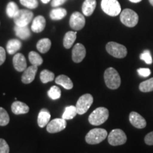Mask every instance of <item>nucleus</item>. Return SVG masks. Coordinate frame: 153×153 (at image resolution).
Segmentation results:
<instances>
[{
	"instance_id": "obj_1",
	"label": "nucleus",
	"mask_w": 153,
	"mask_h": 153,
	"mask_svg": "<svg viewBox=\"0 0 153 153\" xmlns=\"http://www.w3.org/2000/svg\"><path fill=\"white\" fill-rule=\"evenodd\" d=\"M104 81L107 87L111 89H116L120 87L121 80L118 72L113 68H107L104 72Z\"/></svg>"
},
{
	"instance_id": "obj_2",
	"label": "nucleus",
	"mask_w": 153,
	"mask_h": 153,
	"mask_svg": "<svg viewBox=\"0 0 153 153\" xmlns=\"http://www.w3.org/2000/svg\"><path fill=\"white\" fill-rule=\"evenodd\" d=\"M109 112L106 108L99 107L96 108L89 116V122L93 126H100L106 121Z\"/></svg>"
},
{
	"instance_id": "obj_3",
	"label": "nucleus",
	"mask_w": 153,
	"mask_h": 153,
	"mask_svg": "<svg viewBox=\"0 0 153 153\" xmlns=\"http://www.w3.org/2000/svg\"><path fill=\"white\" fill-rule=\"evenodd\" d=\"M108 136V133L105 129L94 128L87 134L85 140L89 145H97L104 141Z\"/></svg>"
},
{
	"instance_id": "obj_4",
	"label": "nucleus",
	"mask_w": 153,
	"mask_h": 153,
	"mask_svg": "<svg viewBox=\"0 0 153 153\" xmlns=\"http://www.w3.org/2000/svg\"><path fill=\"white\" fill-rule=\"evenodd\" d=\"M101 7L105 14L111 16H116L121 12L118 0H101Z\"/></svg>"
},
{
	"instance_id": "obj_5",
	"label": "nucleus",
	"mask_w": 153,
	"mask_h": 153,
	"mask_svg": "<svg viewBox=\"0 0 153 153\" xmlns=\"http://www.w3.org/2000/svg\"><path fill=\"white\" fill-rule=\"evenodd\" d=\"M120 19L122 24L128 27L132 28L137 24L139 17L135 11L130 9H126L120 12Z\"/></svg>"
},
{
	"instance_id": "obj_6",
	"label": "nucleus",
	"mask_w": 153,
	"mask_h": 153,
	"mask_svg": "<svg viewBox=\"0 0 153 153\" xmlns=\"http://www.w3.org/2000/svg\"><path fill=\"white\" fill-rule=\"evenodd\" d=\"M106 51L108 54L116 58H123L127 55V48L124 45L116 42H109L106 44Z\"/></svg>"
},
{
	"instance_id": "obj_7",
	"label": "nucleus",
	"mask_w": 153,
	"mask_h": 153,
	"mask_svg": "<svg viewBox=\"0 0 153 153\" xmlns=\"http://www.w3.org/2000/svg\"><path fill=\"white\" fill-rule=\"evenodd\" d=\"M93 101V97L90 94H85L81 96L76 104L77 114L79 115L85 114L92 105Z\"/></svg>"
},
{
	"instance_id": "obj_8",
	"label": "nucleus",
	"mask_w": 153,
	"mask_h": 153,
	"mask_svg": "<svg viewBox=\"0 0 153 153\" xmlns=\"http://www.w3.org/2000/svg\"><path fill=\"white\" fill-rule=\"evenodd\" d=\"M108 143L113 146H118L125 144L127 141L126 133L120 129H114L108 134Z\"/></svg>"
},
{
	"instance_id": "obj_9",
	"label": "nucleus",
	"mask_w": 153,
	"mask_h": 153,
	"mask_svg": "<svg viewBox=\"0 0 153 153\" xmlns=\"http://www.w3.org/2000/svg\"><path fill=\"white\" fill-rule=\"evenodd\" d=\"M33 14L32 11L26 9H21L14 18L15 24L19 26H27L32 21Z\"/></svg>"
},
{
	"instance_id": "obj_10",
	"label": "nucleus",
	"mask_w": 153,
	"mask_h": 153,
	"mask_svg": "<svg viewBox=\"0 0 153 153\" xmlns=\"http://www.w3.org/2000/svg\"><path fill=\"white\" fill-rule=\"evenodd\" d=\"M85 25V18L81 13L75 11L71 15L70 19V26L74 30H79Z\"/></svg>"
},
{
	"instance_id": "obj_11",
	"label": "nucleus",
	"mask_w": 153,
	"mask_h": 153,
	"mask_svg": "<svg viewBox=\"0 0 153 153\" xmlns=\"http://www.w3.org/2000/svg\"><path fill=\"white\" fill-rule=\"evenodd\" d=\"M67 122L64 118H55L49 122L47 125V131L50 133H58L66 128Z\"/></svg>"
},
{
	"instance_id": "obj_12",
	"label": "nucleus",
	"mask_w": 153,
	"mask_h": 153,
	"mask_svg": "<svg viewBox=\"0 0 153 153\" xmlns=\"http://www.w3.org/2000/svg\"><path fill=\"white\" fill-rule=\"evenodd\" d=\"M86 56L85 47L81 43H76L72 49V57L74 62H81Z\"/></svg>"
},
{
	"instance_id": "obj_13",
	"label": "nucleus",
	"mask_w": 153,
	"mask_h": 153,
	"mask_svg": "<svg viewBox=\"0 0 153 153\" xmlns=\"http://www.w3.org/2000/svg\"><path fill=\"white\" fill-rule=\"evenodd\" d=\"M129 120L131 123L136 128H144L146 126V120L138 113L133 111L129 115Z\"/></svg>"
},
{
	"instance_id": "obj_14",
	"label": "nucleus",
	"mask_w": 153,
	"mask_h": 153,
	"mask_svg": "<svg viewBox=\"0 0 153 153\" xmlns=\"http://www.w3.org/2000/svg\"><path fill=\"white\" fill-rule=\"evenodd\" d=\"M38 71V67L31 65L26 68L24 71L22 76V81L24 84H30L35 79L36 72Z\"/></svg>"
},
{
	"instance_id": "obj_15",
	"label": "nucleus",
	"mask_w": 153,
	"mask_h": 153,
	"mask_svg": "<svg viewBox=\"0 0 153 153\" xmlns=\"http://www.w3.org/2000/svg\"><path fill=\"white\" fill-rule=\"evenodd\" d=\"M13 65L16 71L24 72L27 67V63L24 55L22 53H16L13 57Z\"/></svg>"
},
{
	"instance_id": "obj_16",
	"label": "nucleus",
	"mask_w": 153,
	"mask_h": 153,
	"mask_svg": "<svg viewBox=\"0 0 153 153\" xmlns=\"http://www.w3.org/2000/svg\"><path fill=\"white\" fill-rule=\"evenodd\" d=\"M46 25V21L43 16H38L34 18L32 22L31 30L34 33H41Z\"/></svg>"
},
{
	"instance_id": "obj_17",
	"label": "nucleus",
	"mask_w": 153,
	"mask_h": 153,
	"mask_svg": "<svg viewBox=\"0 0 153 153\" xmlns=\"http://www.w3.org/2000/svg\"><path fill=\"white\" fill-rule=\"evenodd\" d=\"M11 111L16 115L25 114L29 111V107L24 102L16 101L11 105Z\"/></svg>"
},
{
	"instance_id": "obj_18",
	"label": "nucleus",
	"mask_w": 153,
	"mask_h": 153,
	"mask_svg": "<svg viewBox=\"0 0 153 153\" xmlns=\"http://www.w3.org/2000/svg\"><path fill=\"white\" fill-rule=\"evenodd\" d=\"M51 114L46 108H42L38 116V124L39 127L43 128L46 126L50 122Z\"/></svg>"
},
{
	"instance_id": "obj_19",
	"label": "nucleus",
	"mask_w": 153,
	"mask_h": 153,
	"mask_svg": "<svg viewBox=\"0 0 153 153\" xmlns=\"http://www.w3.org/2000/svg\"><path fill=\"white\" fill-rule=\"evenodd\" d=\"M22 43L18 39H11L7 43V51L9 55H14L22 48Z\"/></svg>"
},
{
	"instance_id": "obj_20",
	"label": "nucleus",
	"mask_w": 153,
	"mask_h": 153,
	"mask_svg": "<svg viewBox=\"0 0 153 153\" xmlns=\"http://www.w3.org/2000/svg\"><path fill=\"white\" fill-rule=\"evenodd\" d=\"M96 6H97L96 0H85L82 7L84 15L86 16H90L94 11Z\"/></svg>"
},
{
	"instance_id": "obj_21",
	"label": "nucleus",
	"mask_w": 153,
	"mask_h": 153,
	"mask_svg": "<svg viewBox=\"0 0 153 153\" xmlns=\"http://www.w3.org/2000/svg\"><path fill=\"white\" fill-rule=\"evenodd\" d=\"M55 82L57 85L62 86L66 89H72L73 88V83L69 76L61 74L55 78Z\"/></svg>"
},
{
	"instance_id": "obj_22",
	"label": "nucleus",
	"mask_w": 153,
	"mask_h": 153,
	"mask_svg": "<svg viewBox=\"0 0 153 153\" xmlns=\"http://www.w3.org/2000/svg\"><path fill=\"white\" fill-rule=\"evenodd\" d=\"M14 31L17 37L22 40H26L30 36V30L27 26H14Z\"/></svg>"
},
{
	"instance_id": "obj_23",
	"label": "nucleus",
	"mask_w": 153,
	"mask_h": 153,
	"mask_svg": "<svg viewBox=\"0 0 153 153\" xmlns=\"http://www.w3.org/2000/svg\"><path fill=\"white\" fill-rule=\"evenodd\" d=\"M76 38V32L68 31L65 33L63 38V45L66 49H69L72 47L75 41Z\"/></svg>"
},
{
	"instance_id": "obj_24",
	"label": "nucleus",
	"mask_w": 153,
	"mask_h": 153,
	"mask_svg": "<svg viewBox=\"0 0 153 153\" xmlns=\"http://www.w3.org/2000/svg\"><path fill=\"white\" fill-rule=\"evenodd\" d=\"M51 47V41L49 38H43L37 43L36 48L41 53H46Z\"/></svg>"
},
{
	"instance_id": "obj_25",
	"label": "nucleus",
	"mask_w": 153,
	"mask_h": 153,
	"mask_svg": "<svg viewBox=\"0 0 153 153\" xmlns=\"http://www.w3.org/2000/svg\"><path fill=\"white\" fill-rule=\"evenodd\" d=\"M67 11L64 8H55L51 10L50 13V17L52 20H61L66 16Z\"/></svg>"
},
{
	"instance_id": "obj_26",
	"label": "nucleus",
	"mask_w": 153,
	"mask_h": 153,
	"mask_svg": "<svg viewBox=\"0 0 153 153\" xmlns=\"http://www.w3.org/2000/svg\"><path fill=\"white\" fill-rule=\"evenodd\" d=\"M20 9H19V7L14 1H10L7 6V9H6V12H7V16L9 18L14 19L16 14H18L19 11Z\"/></svg>"
},
{
	"instance_id": "obj_27",
	"label": "nucleus",
	"mask_w": 153,
	"mask_h": 153,
	"mask_svg": "<svg viewBox=\"0 0 153 153\" xmlns=\"http://www.w3.org/2000/svg\"><path fill=\"white\" fill-rule=\"evenodd\" d=\"M28 59H29L30 62L31 63L32 65L40 66L43 63V60L41 55L35 51H30L28 54Z\"/></svg>"
},
{
	"instance_id": "obj_28",
	"label": "nucleus",
	"mask_w": 153,
	"mask_h": 153,
	"mask_svg": "<svg viewBox=\"0 0 153 153\" xmlns=\"http://www.w3.org/2000/svg\"><path fill=\"white\" fill-rule=\"evenodd\" d=\"M76 114H77V110H76V106H68L65 109L62 118L65 120H70L75 117Z\"/></svg>"
},
{
	"instance_id": "obj_29",
	"label": "nucleus",
	"mask_w": 153,
	"mask_h": 153,
	"mask_svg": "<svg viewBox=\"0 0 153 153\" xmlns=\"http://www.w3.org/2000/svg\"><path fill=\"white\" fill-rule=\"evenodd\" d=\"M40 79L43 83H48L55 79V74L48 70H44L40 74Z\"/></svg>"
},
{
	"instance_id": "obj_30",
	"label": "nucleus",
	"mask_w": 153,
	"mask_h": 153,
	"mask_svg": "<svg viewBox=\"0 0 153 153\" xmlns=\"http://www.w3.org/2000/svg\"><path fill=\"white\" fill-rule=\"evenodd\" d=\"M139 89L142 92H150L153 91V77L140 84Z\"/></svg>"
},
{
	"instance_id": "obj_31",
	"label": "nucleus",
	"mask_w": 153,
	"mask_h": 153,
	"mask_svg": "<svg viewBox=\"0 0 153 153\" xmlns=\"http://www.w3.org/2000/svg\"><path fill=\"white\" fill-rule=\"evenodd\" d=\"M48 95L53 100H56L60 98L61 97V91L60 89L56 86H53L49 91H48Z\"/></svg>"
},
{
	"instance_id": "obj_32",
	"label": "nucleus",
	"mask_w": 153,
	"mask_h": 153,
	"mask_svg": "<svg viewBox=\"0 0 153 153\" xmlns=\"http://www.w3.org/2000/svg\"><path fill=\"white\" fill-rule=\"evenodd\" d=\"M10 118L4 108L0 107V126H5L9 124Z\"/></svg>"
},
{
	"instance_id": "obj_33",
	"label": "nucleus",
	"mask_w": 153,
	"mask_h": 153,
	"mask_svg": "<svg viewBox=\"0 0 153 153\" xmlns=\"http://www.w3.org/2000/svg\"><path fill=\"white\" fill-rule=\"evenodd\" d=\"M20 3L30 9H36L38 6V0H20Z\"/></svg>"
},
{
	"instance_id": "obj_34",
	"label": "nucleus",
	"mask_w": 153,
	"mask_h": 153,
	"mask_svg": "<svg viewBox=\"0 0 153 153\" xmlns=\"http://www.w3.org/2000/svg\"><path fill=\"white\" fill-rule=\"evenodd\" d=\"M140 57L141 60H144L145 63H147V64L150 65L152 63V56H151V53L150 52V51H148V50L145 51L144 52L140 55Z\"/></svg>"
},
{
	"instance_id": "obj_35",
	"label": "nucleus",
	"mask_w": 153,
	"mask_h": 153,
	"mask_svg": "<svg viewBox=\"0 0 153 153\" xmlns=\"http://www.w3.org/2000/svg\"><path fill=\"white\" fill-rule=\"evenodd\" d=\"M0 153H9V145L2 138H0Z\"/></svg>"
},
{
	"instance_id": "obj_36",
	"label": "nucleus",
	"mask_w": 153,
	"mask_h": 153,
	"mask_svg": "<svg viewBox=\"0 0 153 153\" xmlns=\"http://www.w3.org/2000/svg\"><path fill=\"white\" fill-rule=\"evenodd\" d=\"M137 71L139 75L144 76V77H147V76H150L151 74V71L149 68H140Z\"/></svg>"
},
{
	"instance_id": "obj_37",
	"label": "nucleus",
	"mask_w": 153,
	"mask_h": 153,
	"mask_svg": "<svg viewBox=\"0 0 153 153\" xmlns=\"http://www.w3.org/2000/svg\"><path fill=\"white\" fill-rule=\"evenodd\" d=\"M145 143L148 145H153V131L147 134L145 137Z\"/></svg>"
},
{
	"instance_id": "obj_38",
	"label": "nucleus",
	"mask_w": 153,
	"mask_h": 153,
	"mask_svg": "<svg viewBox=\"0 0 153 153\" xmlns=\"http://www.w3.org/2000/svg\"><path fill=\"white\" fill-rule=\"evenodd\" d=\"M6 60V51L4 48L0 46V65L5 62Z\"/></svg>"
},
{
	"instance_id": "obj_39",
	"label": "nucleus",
	"mask_w": 153,
	"mask_h": 153,
	"mask_svg": "<svg viewBox=\"0 0 153 153\" xmlns=\"http://www.w3.org/2000/svg\"><path fill=\"white\" fill-rule=\"evenodd\" d=\"M66 1V0H52L51 1V6L53 7H57L59 6L62 5Z\"/></svg>"
},
{
	"instance_id": "obj_40",
	"label": "nucleus",
	"mask_w": 153,
	"mask_h": 153,
	"mask_svg": "<svg viewBox=\"0 0 153 153\" xmlns=\"http://www.w3.org/2000/svg\"><path fill=\"white\" fill-rule=\"evenodd\" d=\"M130 1H131V2L133 3H138L140 1H141L142 0H129Z\"/></svg>"
},
{
	"instance_id": "obj_41",
	"label": "nucleus",
	"mask_w": 153,
	"mask_h": 153,
	"mask_svg": "<svg viewBox=\"0 0 153 153\" xmlns=\"http://www.w3.org/2000/svg\"><path fill=\"white\" fill-rule=\"evenodd\" d=\"M51 1V0H41V1L43 2V4H48L49 2V1Z\"/></svg>"
},
{
	"instance_id": "obj_42",
	"label": "nucleus",
	"mask_w": 153,
	"mask_h": 153,
	"mask_svg": "<svg viewBox=\"0 0 153 153\" xmlns=\"http://www.w3.org/2000/svg\"><path fill=\"white\" fill-rule=\"evenodd\" d=\"M149 1H150V4L152 5V6H153V0H149Z\"/></svg>"
}]
</instances>
